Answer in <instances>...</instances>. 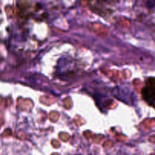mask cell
<instances>
[{
    "label": "cell",
    "instance_id": "1",
    "mask_svg": "<svg viewBox=\"0 0 155 155\" xmlns=\"http://www.w3.org/2000/svg\"><path fill=\"white\" fill-rule=\"evenodd\" d=\"M141 95L145 102L155 108V78L150 77L145 81V85L141 89Z\"/></svg>",
    "mask_w": 155,
    "mask_h": 155
},
{
    "label": "cell",
    "instance_id": "2",
    "mask_svg": "<svg viewBox=\"0 0 155 155\" xmlns=\"http://www.w3.org/2000/svg\"><path fill=\"white\" fill-rule=\"evenodd\" d=\"M78 155H81V154H78Z\"/></svg>",
    "mask_w": 155,
    "mask_h": 155
}]
</instances>
